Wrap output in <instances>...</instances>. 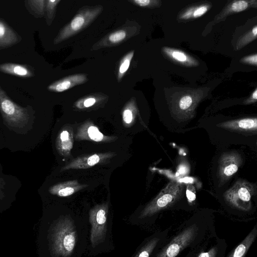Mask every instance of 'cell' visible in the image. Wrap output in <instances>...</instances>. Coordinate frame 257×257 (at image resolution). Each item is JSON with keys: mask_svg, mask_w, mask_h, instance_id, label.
Instances as JSON below:
<instances>
[{"mask_svg": "<svg viewBox=\"0 0 257 257\" xmlns=\"http://www.w3.org/2000/svg\"><path fill=\"white\" fill-rule=\"evenodd\" d=\"M88 134L90 139L93 141L99 142L103 139V135L95 126H90L88 129Z\"/></svg>", "mask_w": 257, "mask_h": 257, "instance_id": "obj_21", "label": "cell"}, {"mask_svg": "<svg viewBox=\"0 0 257 257\" xmlns=\"http://www.w3.org/2000/svg\"><path fill=\"white\" fill-rule=\"evenodd\" d=\"M249 6L248 2L245 1H236L232 3L229 9L230 12H240L243 11Z\"/></svg>", "mask_w": 257, "mask_h": 257, "instance_id": "obj_18", "label": "cell"}, {"mask_svg": "<svg viewBox=\"0 0 257 257\" xmlns=\"http://www.w3.org/2000/svg\"><path fill=\"white\" fill-rule=\"evenodd\" d=\"M99 161V157L97 155H93L90 157L87 160V163L89 166H93L97 164Z\"/></svg>", "mask_w": 257, "mask_h": 257, "instance_id": "obj_28", "label": "cell"}, {"mask_svg": "<svg viewBox=\"0 0 257 257\" xmlns=\"http://www.w3.org/2000/svg\"><path fill=\"white\" fill-rule=\"evenodd\" d=\"M133 2L141 7H146L150 5L154 1L150 0H135L133 1Z\"/></svg>", "mask_w": 257, "mask_h": 257, "instance_id": "obj_29", "label": "cell"}, {"mask_svg": "<svg viewBox=\"0 0 257 257\" xmlns=\"http://www.w3.org/2000/svg\"><path fill=\"white\" fill-rule=\"evenodd\" d=\"M18 41V37L15 32L0 20V47L10 46Z\"/></svg>", "mask_w": 257, "mask_h": 257, "instance_id": "obj_13", "label": "cell"}, {"mask_svg": "<svg viewBox=\"0 0 257 257\" xmlns=\"http://www.w3.org/2000/svg\"><path fill=\"white\" fill-rule=\"evenodd\" d=\"M164 53L173 61L188 66H196L198 62L184 52L165 47L163 48Z\"/></svg>", "mask_w": 257, "mask_h": 257, "instance_id": "obj_10", "label": "cell"}, {"mask_svg": "<svg viewBox=\"0 0 257 257\" xmlns=\"http://www.w3.org/2000/svg\"><path fill=\"white\" fill-rule=\"evenodd\" d=\"M197 230L194 225L186 228L175 236L156 257H176L193 241Z\"/></svg>", "mask_w": 257, "mask_h": 257, "instance_id": "obj_5", "label": "cell"}, {"mask_svg": "<svg viewBox=\"0 0 257 257\" xmlns=\"http://www.w3.org/2000/svg\"><path fill=\"white\" fill-rule=\"evenodd\" d=\"M101 8L87 9L75 16L70 23L64 27L54 40L55 44L70 37L85 27L100 12Z\"/></svg>", "mask_w": 257, "mask_h": 257, "instance_id": "obj_6", "label": "cell"}, {"mask_svg": "<svg viewBox=\"0 0 257 257\" xmlns=\"http://www.w3.org/2000/svg\"><path fill=\"white\" fill-rule=\"evenodd\" d=\"M86 80L84 76L77 75L72 76L66 79L57 81L49 86L48 89L56 92H62L76 84L83 83Z\"/></svg>", "mask_w": 257, "mask_h": 257, "instance_id": "obj_12", "label": "cell"}, {"mask_svg": "<svg viewBox=\"0 0 257 257\" xmlns=\"http://www.w3.org/2000/svg\"><path fill=\"white\" fill-rule=\"evenodd\" d=\"M46 1L43 0H32L26 2L31 11L38 15H42L44 13L45 3Z\"/></svg>", "mask_w": 257, "mask_h": 257, "instance_id": "obj_17", "label": "cell"}, {"mask_svg": "<svg viewBox=\"0 0 257 257\" xmlns=\"http://www.w3.org/2000/svg\"><path fill=\"white\" fill-rule=\"evenodd\" d=\"M74 191V190L72 188L66 187L60 189L58 191V194L61 196H67L73 194Z\"/></svg>", "mask_w": 257, "mask_h": 257, "instance_id": "obj_26", "label": "cell"}, {"mask_svg": "<svg viewBox=\"0 0 257 257\" xmlns=\"http://www.w3.org/2000/svg\"><path fill=\"white\" fill-rule=\"evenodd\" d=\"M69 134L67 131H64L61 134L60 138L62 141H66L68 139Z\"/></svg>", "mask_w": 257, "mask_h": 257, "instance_id": "obj_32", "label": "cell"}, {"mask_svg": "<svg viewBox=\"0 0 257 257\" xmlns=\"http://www.w3.org/2000/svg\"><path fill=\"white\" fill-rule=\"evenodd\" d=\"M251 98H252V100H253L254 101H256V100L257 99V89L256 88L253 92L252 95H251Z\"/></svg>", "mask_w": 257, "mask_h": 257, "instance_id": "obj_33", "label": "cell"}, {"mask_svg": "<svg viewBox=\"0 0 257 257\" xmlns=\"http://www.w3.org/2000/svg\"><path fill=\"white\" fill-rule=\"evenodd\" d=\"M187 196L188 200L190 201H193L195 199V195L193 192H191L190 190H187Z\"/></svg>", "mask_w": 257, "mask_h": 257, "instance_id": "obj_31", "label": "cell"}, {"mask_svg": "<svg viewBox=\"0 0 257 257\" xmlns=\"http://www.w3.org/2000/svg\"><path fill=\"white\" fill-rule=\"evenodd\" d=\"M256 194L255 185L239 179L223 195L225 200L232 206L243 211L251 208V200Z\"/></svg>", "mask_w": 257, "mask_h": 257, "instance_id": "obj_2", "label": "cell"}, {"mask_svg": "<svg viewBox=\"0 0 257 257\" xmlns=\"http://www.w3.org/2000/svg\"><path fill=\"white\" fill-rule=\"evenodd\" d=\"M241 62L256 66L257 55L256 54L243 57L240 60Z\"/></svg>", "mask_w": 257, "mask_h": 257, "instance_id": "obj_24", "label": "cell"}, {"mask_svg": "<svg viewBox=\"0 0 257 257\" xmlns=\"http://www.w3.org/2000/svg\"><path fill=\"white\" fill-rule=\"evenodd\" d=\"M209 8L208 5H202L187 9L180 16L181 19L187 20L200 17L205 14Z\"/></svg>", "mask_w": 257, "mask_h": 257, "instance_id": "obj_15", "label": "cell"}, {"mask_svg": "<svg viewBox=\"0 0 257 257\" xmlns=\"http://www.w3.org/2000/svg\"><path fill=\"white\" fill-rule=\"evenodd\" d=\"M89 220L91 226L90 241L95 247L105 238L107 227L106 210L103 208L93 210L90 214Z\"/></svg>", "mask_w": 257, "mask_h": 257, "instance_id": "obj_8", "label": "cell"}, {"mask_svg": "<svg viewBox=\"0 0 257 257\" xmlns=\"http://www.w3.org/2000/svg\"><path fill=\"white\" fill-rule=\"evenodd\" d=\"M76 242V232L70 220L62 219L56 223L51 234L52 249L56 256L70 257Z\"/></svg>", "mask_w": 257, "mask_h": 257, "instance_id": "obj_1", "label": "cell"}, {"mask_svg": "<svg viewBox=\"0 0 257 257\" xmlns=\"http://www.w3.org/2000/svg\"><path fill=\"white\" fill-rule=\"evenodd\" d=\"M60 1H52V0H49L46 1L47 2V15L49 19H51L53 13L54 12L55 8L57 4L58 3H59Z\"/></svg>", "mask_w": 257, "mask_h": 257, "instance_id": "obj_23", "label": "cell"}, {"mask_svg": "<svg viewBox=\"0 0 257 257\" xmlns=\"http://www.w3.org/2000/svg\"><path fill=\"white\" fill-rule=\"evenodd\" d=\"M95 102V99L93 98H89L86 99L84 102V106L88 107L93 105Z\"/></svg>", "mask_w": 257, "mask_h": 257, "instance_id": "obj_30", "label": "cell"}, {"mask_svg": "<svg viewBox=\"0 0 257 257\" xmlns=\"http://www.w3.org/2000/svg\"><path fill=\"white\" fill-rule=\"evenodd\" d=\"M257 35V26L256 25L254 26L253 27L251 31L246 34L245 36L243 37L241 40L239 42L238 45L241 47V46H243L248 43L250 42L251 41L256 38Z\"/></svg>", "mask_w": 257, "mask_h": 257, "instance_id": "obj_20", "label": "cell"}, {"mask_svg": "<svg viewBox=\"0 0 257 257\" xmlns=\"http://www.w3.org/2000/svg\"><path fill=\"white\" fill-rule=\"evenodd\" d=\"M217 253V248L213 247L208 251L200 253L198 257H215Z\"/></svg>", "mask_w": 257, "mask_h": 257, "instance_id": "obj_25", "label": "cell"}, {"mask_svg": "<svg viewBox=\"0 0 257 257\" xmlns=\"http://www.w3.org/2000/svg\"><path fill=\"white\" fill-rule=\"evenodd\" d=\"M256 235L257 228L255 226L228 257H245L246 252L255 240Z\"/></svg>", "mask_w": 257, "mask_h": 257, "instance_id": "obj_11", "label": "cell"}, {"mask_svg": "<svg viewBox=\"0 0 257 257\" xmlns=\"http://www.w3.org/2000/svg\"><path fill=\"white\" fill-rule=\"evenodd\" d=\"M133 55L134 52H132L127 54L123 60L119 69V76L120 77L127 70Z\"/></svg>", "mask_w": 257, "mask_h": 257, "instance_id": "obj_19", "label": "cell"}, {"mask_svg": "<svg viewBox=\"0 0 257 257\" xmlns=\"http://www.w3.org/2000/svg\"><path fill=\"white\" fill-rule=\"evenodd\" d=\"M133 115L131 111L128 109H126L123 113V120L127 123H130L132 120Z\"/></svg>", "mask_w": 257, "mask_h": 257, "instance_id": "obj_27", "label": "cell"}, {"mask_svg": "<svg viewBox=\"0 0 257 257\" xmlns=\"http://www.w3.org/2000/svg\"><path fill=\"white\" fill-rule=\"evenodd\" d=\"M242 163L241 156L235 151L225 153L220 156L218 168L219 186L224 184L237 172Z\"/></svg>", "mask_w": 257, "mask_h": 257, "instance_id": "obj_7", "label": "cell"}, {"mask_svg": "<svg viewBox=\"0 0 257 257\" xmlns=\"http://www.w3.org/2000/svg\"><path fill=\"white\" fill-rule=\"evenodd\" d=\"M183 189L184 186L182 183L176 180L171 181L145 209L141 217H145L153 215L169 207L182 197Z\"/></svg>", "mask_w": 257, "mask_h": 257, "instance_id": "obj_3", "label": "cell"}, {"mask_svg": "<svg viewBox=\"0 0 257 257\" xmlns=\"http://www.w3.org/2000/svg\"><path fill=\"white\" fill-rule=\"evenodd\" d=\"M217 125L230 131L256 133L257 119L256 117L245 118L225 121Z\"/></svg>", "mask_w": 257, "mask_h": 257, "instance_id": "obj_9", "label": "cell"}, {"mask_svg": "<svg viewBox=\"0 0 257 257\" xmlns=\"http://www.w3.org/2000/svg\"><path fill=\"white\" fill-rule=\"evenodd\" d=\"M125 36V32L124 31L120 30L112 33L109 36V40L110 42L115 43L123 40Z\"/></svg>", "mask_w": 257, "mask_h": 257, "instance_id": "obj_22", "label": "cell"}, {"mask_svg": "<svg viewBox=\"0 0 257 257\" xmlns=\"http://www.w3.org/2000/svg\"><path fill=\"white\" fill-rule=\"evenodd\" d=\"M0 71L7 74L23 77H30L32 72L27 67L14 63H4L0 65Z\"/></svg>", "mask_w": 257, "mask_h": 257, "instance_id": "obj_14", "label": "cell"}, {"mask_svg": "<svg viewBox=\"0 0 257 257\" xmlns=\"http://www.w3.org/2000/svg\"><path fill=\"white\" fill-rule=\"evenodd\" d=\"M159 241L158 238H152L141 248L135 257H150Z\"/></svg>", "mask_w": 257, "mask_h": 257, "instance_id": "obj_16", "label": "cell"}, {"mask_svg": "<svg viewBox=\"0 0 257 257\" xmlns=\"http://www.w3.org/2000/svg\"><path fill=\"white\" fill-rule=\"evenodd\" d=\"M0 112L7 124L14 127H22L30 119L28 109L13 102L0 86Z\"/></svg>", "mask_w": 257, "mask_h": 257, "instance_id": "obj_4", "label": "cell"}]
</instances>
